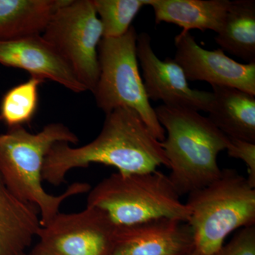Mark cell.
I'll list each match as a JSON object with an SVG mask.
<instances>
[{
  "mask_svg": "<svg viewBox=\"0 0 255 255\" xmlns=\"http://www.w3.org/2000/svg\"><path fill=\"white\" fill-rule=\"evenodd\" d=\"M78 142V135L58 122L48 124L36 133L16 127L0 134V179L15 196L38 208L41 226L60 212L64 201L91 189L87 183L75 182L63 194L54 196L42 185L45 159L52 147L58 142L75 145Z\"/></svg>",
  "mask_w": 255,
  "mask_h": 255,
  "instance_id": "2",
  "label": "cell"
},
{
  "mask_svg": "<svg viewBox=\"0 0 255 255\" xmlns=\"http://www.w3.org/2000/svg\"><path fill=\"white\" fill-rule=\"evenodd\" d=\"M174 60L188 81H202L211 86L230 87L255 95V62L243 64L229 58L221 48L208 50L198 44L190 31L174 38Z\"/></svg>",
  "mask_w": 255,
  "mask_h": 255,
  "instance_id": "10",
  "label": "cell"
},
{
  "mask_svg": "<svg viewBox=\"0 0 255 255\" xmlns=\"http://www.w3.org/2000/svg\"><path fill=\"white\" fill-rule=\"evenodd\" d=\"M44 82L31 77L6 92L0 105V122L8 128L31 123L38 108V87Z\"/></svg>",
  "mask_w": 255,
  "mask_h": 255,
  "instance_id": "18",
  "label": "cell"
},
{
  "mask_svg": "<svg viewBox=\"0 0 255 255\" xmlns=\"http://www.w3.org/2000/svg\"><path fill=\"white\" fill-rule=\"evenodd\" d=\"M195 249L211 255L235 231L255 226V188L236 169H224L209 185L188 194Z\"/></svg>",
  "mask_w": 255,
  "mask_h": 255,
  "instance_id": "5",
  "label": "cell"
},
{
  "mask_svg": "<svg viewBox=\"0 0 255 255\" xmlns=\"http://www.w3.org/2000/svg\"><path fill=\"white\" fill-rule=\"evenodd\" d=\"M229 0H150L155 23H173L182 31L198 29L219 33L229 9Z\"/></svg>",
  "mask_w": 255,
  "mask_h": 255,
  "instance_id": "15",
  "label": "cell"
},
{
  "mask_svg": "<svg viewBox=\"0 0 255 255\" xmlns=\"http://www.w3.org/2000/svg\"><path fill=\"white\" fill-rule=\"evenodd\" d=\"M112 166L123 174L144 173L169 167L159 141L135 111L118 108L106 114L102 130L95 140L81 147L58 142L45 159L43 180L58 187L74 169L91 164Z\"/></svg>",
  "mask_w": 255,
  "mask_h": 255,
  "instance_id": "1",
  "label": "cell"
},
{
  "mask_svg": "<svg viewBox=\"0 0 255 255\" xmlns=\"http://www.w3.org/2000/svg\"><path fill=\"white\" fill-rule=\"evenodd\" d=\"M137 35L131 26L123 36L102 38L98 47L100 77L92 94L97 107L105 114L118 108L135 111L152 135L162 142L165 130L147 98L139 72Z\"/></svg>",
  "mask_w": 255,
  "mask_h": 255,
  "instance_id": "6",
  "label": "cell"
},
{
  "mask_svg": "<svg viewBox=\"0 0 255 255\" xmlns=\"http://www.w3.org/2000/svg\"><path fill=\"white\" fill-rule=\"evenodd\" d=\"M168 176L159 172L105 178L89 191L87 206L105 212L118 227L160 219L188 222L190 211Z\"/></svg>",
  "mask_w": 255,
  "mask_h": 255,
  "instance_id": "4",
  "label": "cell"
},
{
  "mask_svg": "<svg viewBox=\"0 0 255 255\" xmlns=\"http://www.w3.org/2000/svg\"><path fill=\"white\" fill-rule=\"evenodd\" d=\"M117 226L91 206L75 213H58L41 226L35 249L46 255H110Z\"/></svg>",
  "mask_w": 255,
  "mask_h": 255,
  "instance_id": "8",
  "label": "cell"
},
{
  "mask_svg": "<svg viewBox=\"0 0 255 255\" xmlns=\"http://www.w3.org/2000/svg\"><path fill=\"white\" fill-rule=\"evenodd\" d=\"M211 255H255V226L238 230L229 243Z\"/></svg>",
  "mask_w": 255,
  "mask_h": 255,
  "instance_id": "20",
  "label": "cell"
},
{
  "mask_svg": "<svg viewBox=\"0 0 255 255\" xmlns=\"http://www.w3.org/2000/svg\"><path fill=\"white\" fill-rule=\"evenodd\" d=\"M212 87L210 122L230 138L255 143V95L234 87Z\"/></svg>",
  "mask_w": 255,
  "mask_h": 255,
  "instance_id": "14",
  "label": "cell"
},
{
  "mask_svg": "<svg viewBox=\"0 0 255 255\" xmlns=\"http://www.w3.org/2000/svg\"><path fill=\"white\" fill-rule=\"evenodd\" d=\"M215 41L223 51L255 62V1H231L229 9Z\"/></svg>",
  "mask_w": 255,
  "mask_h": 255,
  "instance_id": "17",
  "label": "cell"
},
{
  "mask_svg": "<svg viewBox=\"0 0 255 255\" xmlns=\"http://www.w3.org/2000/svg\"><path fill=\"white\" fill-rule=\"evenodd\" d=\"M150 0H92L103 30V38L123 36Z\"/></svg>",
  "mask_w": 255,
  "mask_h": 255,
  "instance_id": "19",
  "label": "cell"
},
{
  "mask_svg": "<svg viewBox=\"0 0 255 255\" xmlns=\"http://www.w3.org/2000/svg\"><path fill=\"white\" fill-rule=\"evenodd\" d=\"M25 255H46L43 254V253H41V252L37 251L36 249H35L34 248L32 249V251L30 252L28 254H26Z\"/></svg>",
  "mask_w": 255,
  "mask_h": 255,
  "instance_id": "22",
  "label": "cell"
},
{
  "mask_svg": "<svg viewBox=\"0 0 255 255\" xmlns=\"http://www.w3.org/2000/svg\"><path fill=\"white\" fill-rule=\"evenodd\" d=\"M226 150L229 157L241 159L246 164L248 173L247 179L252 187L255 188V143L229 137Z\"/></svg>",
  "mask_w": 255,
  "mask_h": 255,
  "instance_id": "21",
  "label": "cell"
},
{
  "mask_svg": "<svg viewBox=\"0 0 255 255\" xmlns=\"http://www.w3.org/2000/svg\"><path fill=\"white\" fill-rule=\"evenodd\" d=\"M0 65L22 69L31 77L51 80L74 93L87 91L68 63L42 34L0 40Z\"/></svg>",
  "mask_w": 255,
  "mask_h": 255,
  "instance_id": "12",
  "label": "cell"
},
{
  "mask_svg": "<svg viewBox=\"0 0 255 255\" xmlns=\"http://www.w3.org/2000/svg\"><path fill=\"white\" fill-rule=\"evenodd\" d=\"M41 227L39 210L10 192L0 179V255H25Z\"/></svg>",
  "mask_w": 255,
  "mask_h": 255,
  "instance_id": "13",
  "label": "cell"
},
{
  "mask_svg": "<svg viewBox=\"0 0 255 255\" xmlns=\"http://www.w3.org/2000/svg\"><path fill=\"white\" fill-rule=\"evenodd\" d=\"M42 36L58 50L87 91L93 92L100 77L98 47L103 30L92 0H66Z\"/></svg>",
  "mask_w": 255,
  "mask_h": 255,
  "instance_id": "7",
  "label": "cell"
},
{
  "mask_svg": "<svg viewBox=\"0 0 255 255\" xmlns=\"http://www.w3.org/2000/svg\"><path fill=\"white\" fill-rule=\"evenodd\" d=\"M195 249L189 223L160 219L117 226L110 255H187Z\"/></svg>",
  "mask_w": 255,
  "mask_h": 255,
  "instance_id": "11",
  "label": "cell"
},
{
  "mask_svg": "<svg viewBox=\"0 0 255 255\" xmlns=\"http://www.w3.org/2000/svg\"><path fill=\"white\" fill-rule=\"evenodd\" d=\"M167 135L161 142L170 169L169 180L180 196L206 187L221 176L220 152L229 137L197 111L160 105L155 109Z\"/></svg>",
  "mask_w": 255,
  "mask_h": 255,
  "instance_id": "3",
  "label": "cell"
},
{
  "mask_svg": "<svg viewBox=\"0 0 255 255\" xmlns=\"http://www.w3.org/2000/svg\"><path fill=\"white\" fill-rule=\"evenodd\" d=\"M136 53L149 100L161 101L169 107L209 112L212 92L191 89L182 68L174 58L167 57L162 60L156 55L148 33L142 32L137 35Z\"/></svg>",
  "mask_w": 255,
  "mask_h": 255,
  "instance_id": "9",
  "label": "cell"
},
{
  "mask_svg": "<svg viewBox=\"0 0 255 255\" xmlns=\"http://www.w3.org/2000/svg\"><path fill=\"white\" fill-rule=\"evenodd\" d=\"M66 0H0V40L42 34Z\"/></svg>",
  "mask_w": 255,
  "mask_h": 255,
  "instance_id": "16",
  "label": "cell"
},
{
  "mask_svg": "<svg viewBox=\"0 0 255 255\" xmlns=\"http://www.w3.org/2000/svg\"><path fill=\"white\" fill-rule=\"evenodd\" d=\"M187 255H201L200 253H199L196 249H194V251L191 252L190 253Z\"/></svg>",
  "mask_w": 255,
  "mask_h": 255,
  "instance_id": "23",
  "label": "cell"
}]
</instances>
